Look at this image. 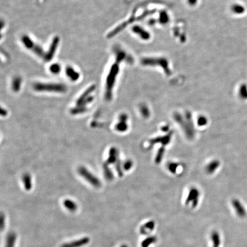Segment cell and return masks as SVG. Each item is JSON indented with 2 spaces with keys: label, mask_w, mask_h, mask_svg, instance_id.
I'll return each mask as SVG.
<instances>
[{
  "label": "cell",
  "mask_w": 247,
  "mask_h": 247,
  "mask_svg": "<svg viewBox=\"0 0 247 247\" xmlns=\"http://www.w3.org/2000/svg\"><path fill=\"white\" fill-rule=\"evenodd\" d=\"M87 108L84 106H77L76 108H73L71 110V113L72 114H79V113H84L87 110Z\"/></svg>",
  "instance_id": "7402d4cb"
},
{
  "label": "cell",
  "mask_w": 247,
  "mask_h": 247,
  "mask_svg": "<svg viewBox=\"0 0 247 247\" xmlns=\"http://www.w3.org/2000/svg\"><path fill=\"white\" fill-rule=\"evenodd\" d=\"M132 166H133V162H132V161H131V160H127V161H126L124 163V164H123V170H130V169L132 167Z\"/></svg>",
  "instance_id": "484cf974"
},
{
  "label": "cell",
  "mask_w": 247,
  "mask_h": 247,
  "mask_svg": "<svg viewBox=\"0 0 247 247\" xmlns=\"http://www.w3.org/2000/svg\"><path fill=\"white\" fill-rule=\"evenodd\" d=\"M0 224H1V231H2L5 227V216L2 213H1V217H0Z\"/></svg>",
  "instance_id": "4316f807"
},
{
  "label": "cell",
  "mask_w": 247,
  "mask_h": 247,
  "mask_svg": "<svg viewBox=\"0 0 247 247\" xmlns=\"http://www.w3.org/2000/svg\"><path fill=\"white\" fill-rule=\"evenodd\" d=\"M173 135V132H170L167 134L163 136L157 137L154 139H152L149 141V148H152L154 144H161V146H166L169 144Z\"/></svg>",
  "instance_id": "8992f818"
},
{
  "label": "cell",
  "mask_w": 247,
  "mask_h": 247,
  "mask_svg": "<svg viewBox=\"0 0 247 247\" xmlns=\"http://www.w3.org/2000/svg\"><path fill=\"white\" fill-rule=\"evenodd\" d=\"M178 166L179 164L176 163H170V164L168 165V169L171 173H176Z\"/></svg>",
  "instance_id": "cb8c5ba5"
},
{
  "label": "cell",
  "mask_w": 247,
  "mask_h": 247,
  "mask_svg": "<svg viewBox=\"0 0 247 247\" xmlns=\"http://www.w3.org/2000/svg\"><path fill=\"white\" fill-rule=\"evenodd\" d=\"M165 150V146H161L160 148L159 149L158 152L156 154V158H155V163L156 164H159L161 163V160L163 158Z\"/></svg>",
  "instance_id": "ac0fdd59"
},
{
  "label": "cell",
  "mask_w": 247,
  "mask_h": 247,
  "mask_svg": "<svg viewBox=\"0 0 247 247\" xmlns=\"http://www.w3.org/2000/svg\"><path fill=\"white\" fill-rule=\"evenodd\" d=\"M16 238L17 236L15 233L14 232L9 233L6 237L5 247H15Z\"/></svg>",
  "instance_id": "7c38bea8"
},
{
  "label": "cell",
  "mask_w": 247,
  "mask_h": 247,
  "mask_svg": "<svg viewBox=\"0 0 247 247\" xmlns=\"http://www.w3.org/2000/svg\"><path fill=\"white\" fill-rule=\"evenodd\" d=\"M89 238L85 237L79 240L64 244L62 245L61 247H81L87 245L89 242Z\"/></svg>",
  "instance_id": "ba28073f"
},
{
  "label": "cell",
  "mask_w": 247,
  "mask_h": 247,
  "mask_svg": "<svg viewBox=\"0 0 247 247\" xmlns=\"http://www.w3.org/2000/svg\"><path fill=\"white\" fill-rule=\"evenodd\" d=\"M168 129H169V127L168 126H164V127H163L162 128V130L164 132H167L168 130Z\"/></svg>",
  "instance_id": "83f0119b"
},
{
  "label": "cell",
  "mask_w": 247,
  "mask_h": 247,
  "mask_svg": "<svg viewBox=\"0 0 247 247\" xmlns=\"http://www.w3.org/2000/svg\"><path fill=\"white\" fill-rule=\"evenodd\" d=\"M22 179H23L22 180L24 181V186L25 187L26 189H27V190L31 189V176L28 174V175L26 174V175L24 176Z\"/></svg>",
  "instance_id": "ffe728a7"
},
{
  "label": "cell",
  "mask_w": 247,
  "mask_h": 247,
  "mask_svg": "<svg viewBox=\"0 0 247 247\" xmlns=\"http://www.w3.org/2000/svg\"><path fill=\"white\" fill-rule=\"evenodd\" d=\"M175 121L179 123L181 127L184 130L186 136L188 139H192L194 137L195 129L192 128L186 122V120L183 118L182 116L179 113H175L174 114Z\"/></svg>",
  "instance_id": "3957f363"
},
{
  "label": "cell",
  "mask_w": 247,
  "mask_h": 247,
  "mask_svg": "<svg viewBox=\"0 0 247 247\" xmlns=\"http://www.w3.org/2000/svg\"><path fill=\"white\" fill-rule=\"evenodd\" d=\"M207 123H208V120L204 116H201L197 120V124L200 127L205 126L206 125Z\"/></svg>",
  "instance_id": "d4e9b609"
},
{
  "label": "cell",
  "mask_w": 247,
  "mask_h": 247,
  "mask_svg": "<svg viewBox=\"0 0 247 247\" xmlns=\"http://www.w3.org/2000/svg\"><path fill=\"white\" fill-rule=\"evenodd\" d=\"M60 43V38L58 36H55L51 41V45L45 54L44 60L46 61H50L53 59L56 52L58 44Z\"/></svg>",
  "instance_id": "5b68a950"
},
{
  "label": "cell",
  "mask_w": 247,
  "mask_h": 247,
  "mask_svg": "<svg viewBox=\"0 0 247 247\" xmlns=\"http://www.w3.org/2000/svg\"><path fill=\"white\" fill-rule=\"evenodd\" d=\"M95 88H96V87L94 85H93L90 87H88V89L83 93L82 95L77 100V102H76L77 106L81 105L82 103L87 99V98L90 97L91 96L90 94L95 90Z\"/></svg>",
  "instance_id": "9c48e42d"
},
{
  "label": "cell",
  "mask_w": 247,
  "mask_h": 247,
  "mask_svg": "<svg viewBox=\"0 0 247 247\" xmlns=\"http://www.w3.org/2000/svg\"><path fill=\"white\" fill-rule=\"evenodd\" d=\"M61 65L59 64H57V63L53 64L49 67L50 72H51V73L54 74H58L61 71Z\"/></svg>",
  "instance_id": "44dd1931"
},
{
  "label": "cell",
  "mask_w": 247,
  "mask_h": 247,
  "mask_svg": "<svg viewBox=\"0 0 247 247\" xmlns=\"http://www.w3.org/2000/svg\"><path fill=\"white\" fill-rule=\"evenodd\" d=\"M233 205L236 211L239 216L241 217H244L245 215V211L244 209L243 206L241 205V204L239 202V201L235 200L233 202Z\"/></svg>",
  "instance_id": "2e32d148"
},
{
  "label": "cell",
  "mask_w": 247,
  "mask_h": 247,
  "mask_svg": "<svg viewBox=\"0 0 247 247\" xmlns=\"http://www.w3.org/2000/svg\"><path fill=\"white\" fill-rule=\"evenodd\" d=\"M118 150L116 148H112L109 152V157L108 160L109 164L116 163L118 160Z\"/></svg>",
  "instance_id": "5bb4252c"
},
{
  "label": "cell",
  "mask_w": 247,
  "mask_h": 247,
  "mask_svg": "<svg viewBox=\"0 0 247 247\" xmlns=\"http://www.w3.org/2000/svg\"><path fill=\"white\" fill-rule=\"evenodd\" d=\"M80 175L83 177L85 180L87 181L92 185L98 187L100 186V182L97 177L92 175L89 171H88L85 167L81 166L78 169Z\"/></svg>",
  "instance_id": "277c9868"
},
{
  "label": "cell",
  "mask_w": 247,
  "mask_h": 247,
  "mask_svg": "<svg viewBox=\"0 0 247 247\" xmlns=\"http://www.w3.org/2000/svg\"><path fill=\"white\" fill-rule=\"evenodd\" d=\"M220 165V163L218 160H213L210 162L206 167V171L208 173L212 174L215 172Z\"/></svg>",
  "instance_id": "4fadbf2b"
},
{
  "label": "cell",
  "mask_w": 247,
  "mask_h": 247,
  "mask_svg": "<svg viewBox=\"0 0 247 247\" xmlns=\"http://www.w3.org/2000/svg\"><path fill=\"white\" fill-rule=\"evenodd\" d=\"M22 84V79L20 77H15L12 80V88L15 92H18L20 90Z\"/></svg>",
  "instance_id": "9a60e30c"
},
{
  "label": "cell",
  "mask_w": 247,
  "mask_h": 247,
  "mask_svg": "<svg viewBox=\"0 0 247 247\" xmlns=\"http://www.w3.org/2000/svg\"><path fill=\"white\" fill-rule=\"evenodd\" d=\"M128 125L127 123V122L125 121H120V123L116 125V129L120 132H125L128 129Z\"/></svg>",
  "instance_id": "d6986e66"
},
{
  "label": "cell",
  "mask_w": 247,
  "mask_h": 247,
  "mask_svg": "<svg viewBox=\"0 0 247 247\" xmlns=\"http://www.w3.org/2000/svg\"><path fill=\"white\" fill-rule=\"evenodd\" d=\"M200 196L199 191L195 188H193L190 189L188 196L187 197L186 203L189 204L190 202L192 203L193 206H196L197 204L199 198Z\"/></svg>",
  "instance_id": "52a82bcc"
},
{
  "label": "cell",
  "mask_w": 247,
  "mask_h": 247,
  "mask_svg": "<svg viewBox=\"0 0 247 247\" xmlns=\"http://www.w3.org/2000/svg\"><path fill=\"white\" fill-rule=\"evenodd\" d=\"M121 54H120V57L118 56L117 60L115 64H113L111 67L109 72L106 79V85H105V98L107 100L110 101L112 98V90L114 82L116 77L117 76L118 72V62L121 60Z\"/></svg>",
  "instance_id": "6da1fadb"
},
{
  "label": "cell",
  "mask_w": 247,
  "mask_h": 247,
  "mask_svg": "<svg viewBox=\"0 0 247 247\" xmlns=\"http://www.w3.org/2000/svg\"><path fill=\"white\" fill-rule=\"evenodd\" d=\"M140 112L142 114V116L145 118H148L150 116V112H149V109L145 105H142L140 107Z\"/></svg>",
  "instance_id": "603a6c76"
},
{
  "label": "cell",
  "mask_w": 247,
  "mask_h": 247,
  "mask_svg": "<svg viewBox=\"0 0 247 247\" xmlns=\"http://www.w3.org/2000/svg\"><path fill=\"white\" fill-rule=\"evenodd\" d=\"M21 41L26 48L31 51H32L36 44V43L33 41V40H31V37L27 35H24L22 37Z\"/></svg>",
  "instance_id": "8fae6325"
},
{
  "label": "cell",
  "mask_w": 247,
  "mask_h": 247,
  "mask_svg": "<svg viewBox=\"0 0 247 247\" xmlns=\"http://www.w3.org/2000/svg\"><path fill=\"white\" fill-rule=\"evenodd\" d=\"M33 88L37 92L64 93L67 91L65 85L59 83H36L33 85Z\"/></svg>",
  "instance_id": "7a4b0ae2"
},
{
  "label": "cell",
  "mask_w": 247,
  "mask_h": 247,
  "mask_svg": "<svg viewBox=\"0 0 247 247\" xmlns=\"http://www.w3.org/2000/svg\"><path fill=\"white\" fill-rule=\"evenodd\" d=\"M66 74L67 77H68L72 81H76L80 78V73L79 72L76 71L73 67L69 66L66 68Z\"/></svg>",
  "instance_id": "30bf717a"
},
{
  "label": "cell",
  "mask_w": 247,
  "mask_h": 247,
  "mask_svg": "<svg viewBox=\"0 0 247 247\" xmlns=\"http://www.w3.org/2000/svg\"><path fill=\"white\" fill-rule=\"evenodd\" d=\"M64 206L67 208V209H68L71 212H75L77 210V204H76V203H74V201H73L71 200L67 199L64 201Z\"/></svg>",
  "instance_id": "e0dca14e"
}]
</instances>
